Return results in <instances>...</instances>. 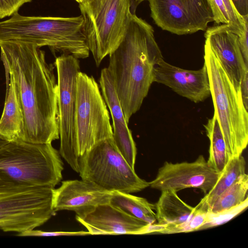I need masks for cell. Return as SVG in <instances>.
Segmentation results:
<instances>
[{
	"instance_id": "cell-22",
	"label": "cell",
	"mask_w": 248,
	"mask_h": 248,
	"mask_svg": "<svg viewBox=\"0 0 248 248\" xmlns=\"http://www.w3.org/2000/svg\"><path fill=\"white\" fill-rule=\"evenodd\" d=\"M210 141L207 162L216 171L221 172L229 161L225 140L218 121L214 114L204 125Z\"/></svg>"
},
{
	"instance_id": "cell-1",
	"label": "cell",
	"mask_w": 248,
	"mask_h": 248,
	"mask_svg": "<svg viewBox=\"0 0 248 248\" xmlns=\"http://www.w3.org/2000/svg\"><path fill=\"white\" fill-rule=\"evenodd\" d=\"M0 59L12 78L23 115L18 140L51 143L59 139L58 84L45 52L34 44L0 41Z\"/></svg>"
},
{
	"instance_id": "cell-32",
	"label": "cell",
	"mask_w": 248,
	"mask_h": 248,
	"mask_svg": "<svg viewBox=\"0 0 248 248\" xmlns=\"http://www.w3.org/2000/svg\"><path fill=\"white\" fill-rule=\"evenodd\" d=\"M8 142L9 141L5 139L0 135V148Z\"/></svg>"
},
{
	"instance_id": "cell-3",
	"label": "cell",
	"mask_w": 248,
	"mask_h": 248,
	"mask_svg": "<svg viewBox=\"0 0 248 248\" xmlns=\"http://www.w3.org/2000/svg\"><path fill=\"white\" fill-rule=\"evenodd\" d=\"M18 40L47 46L53 53L89 57L81 15L74 17L29 16L13 14L0 22V41Z\"/></svg>"
},
{
	"instance_id": "cell-18",
	"label": "cell",
	"mask_w": 248,
	"mask_h": 248,
	"mask_svg": "<svg viewBox=\"0 0 248 248\" xmlns=\"http://www.w3.org/2000/svg\"><path fill=\"white\" fill-rule=\"evenodd\" d=\"M99 82L102 96L110 111L112 120L113 141L133 137L126 121L113 78L107 68L101 70Z\"/></svg>"
},
{
	"instance_id": "cell-6",
	"label": "cell",
	"mask_w": 248,
	"mask_h": 248,
	"mask_svg": "<svg viewBox=\"0 0 248 248\" xmlns=\"http://www.w3.org/2000/svg\"><path fill=\"white\" fill-rule=\"evenodd\" d=\"M54 190L0 176V230L18 234L44 224L56 213Z\"/></svg>"
},
{
	"instance_id": "cell-5",
	"label": "cell",
	"mask_w": 248,
	"mask_h": 248,
	"mask_svg": "<svg viewBox=\"0 0 248 248\" xmlns=\"http://www.w3.org/2000/svg\"><path fill=\"white\" fill-rule=\"evenodd\" d=\"M60 155L51 143L9 141L0 148V176L31 186L54 187L62 178Z\"/></svg>"
},
{
	"instance_id": "cell-2",
	"label": "cell",
	"mask_w": 248,
	"mask_h": 248,
	"mask_svg": "<svg viewBox=\"0 0 248 248\" xmlns=\"http://www.w3.org/2000/svg\"><path fill=\"white\" fill-rule=\"evenodd\" d=\"M109 56L107 68L128 123L154 82L156 64L163 59L152 26L132 13L123 39Z\"/></svg>"
},
{
	"instance_id": "cell-9",
	"label": "cell",
	"mask_w": 248,
	"mask_h": 248,
	"mask_svg": "<svg viewBox=\"0 0 248 248\" xmlns=\"http://www.w3.org/2000/svg\"><path fill=\"white\" fill-rule=\"evenodd\" d=\"M78 173L81 179L110 192L133 193L150 186L123 157L112 138L100 141L79 157Z\"/></svg>"
},
{
	"instance_id": "cell-8",
	"label": "cell",
	"mask_w": 248,
	"mask_h": 248,
	"mask_svg": "<svg viewBox=\"0 0 248 248\" xmlns=\"http://www.w3.org/2000/svg\"><path fill=\"white\" fill-rule=\"evenodd\" d=\"M113 130L106 102L93 76H77L73 145L78 158L96 144L112 138Z\"/></svg>"
},
{
	"instance_id": "cell-27",
	"label": "cell",
	"mask_w": 248,
	"mask_h": 248,
	"mask_svg": "<svg viewBox=\"0 0 248 248\" xmlns=\"http://www.w3.org/2000/svg\"><path fill=\"white\" fill-rule=\"evenodd\" d=\"M90 232L85 231L78 232H46L41 230H29L16 235L20 236H82L90 235Z\"/></svg>"
},
{
	"instance_id": "cell-30",
	"label": "cell",
	"mask_w": 248,
	"mask_h": 248,
	"mask_svg": "<svg viewBox=\"0 0 248 248\" xmlns=\"http://www.w3.org/2000/svg\"><path fill=\"white\" fill-rule=\"evenodd\" d=\"M240 91L244 105L248 108V73H246L242 79L240 84Z\"/></svg>"
},
{
	"instance_id": "cell-23",
	"label": "cell",
	"mask_w": 248,
	"mask_h": 248,
	"mask_svg": "<svg viewBox=\"0 0 248 248\" xmlns=\"http://www.w3.org/2000/svg\"><path fill=\"white\" fill-rule=\"evenodd\" d=\"M209 5L214 21L230 26L238 35H241L248 24V16L243 17L237 12L232 0H206Z\"/></svg>"
},
{
	"instance_id": "cell-31",
	"label": "cell",
	"mask_w": 248,
	"mask_h": 248,
	"mask_svg": "<svg viewBox=\"0 0 248 248\" xmlns=\"http://www.w3.org/2000/svg\"><path fill=\"white\" fill-rule=\"evenodd\" d=\"M237 12L243 17L248 16V0H232Z\"/></svg>"
},
{
	"instance_id": "cell-21",
	"label": "cell",
	"mask_w": 248,
	"mask_h": 248,
	"mask_svg": "<svg viewBox=\"0 0 248 248\" xmlns=\"http://www.w3.org/2000/svg\"><path fill=\"white\" fill-rule=\"evenodd\" d=\"M109 203L127 214L148 224L156 223L155 204L147 199L120 191L111 192Z\"/></svg>"
},
{
	"instance_id": "cell-29",
	"label": "cell",
	"mask_w": 248,
	"mask_h": 248,
	"mask_svg": "<svg viewBox=\"0 0 248 248\" xmlns=\"http://www.w3.org/2000/svg\"><path fill=\"white\" fill-rule=\"evenodd\" d=\"M248 24L245 26L243 33L238 35L240 49L246 63L248 65Z\"/></svg>"
},
{
	"instance_id": "cell-11",
	"label": "cell",
	"mask_w": 248,
	"mask_h": 248,
	"mask_svg": "<svg viewBox=\"0 0 248 248\" xmlns=\"http://www.w3.org/2000/svg\"><path fill=\"white\" fill-rule=\"evenodd\" d=\"M151 16L162 30L177 35L205 31L214 21L206 0H148Z\"/></svg>"
},
{
	"instance_id": "cell-25",
	"label": "cell",
	"mask_w": 248,
	"mask_h": 248,
	"mask_svg": "<svg viewBox=\"0 0 248 248\" xmlns=\"http://www.w3.org/2000/svg\"><path fill=\"white\" fill-rule=\"evenodd\" d=\"M248 206V197H247L243 202L237 206L216 213L207 212L205 222L198 231L222 225L240 214Z\"/></svg>"
},
{
	"instance_id": "cell-24",
	"label": "cell",
	"mask_w": 248,
	"mask_h": 248,
	"mask_svg": "<svg viewBox=\"0 0 248 248\" xmlns=\"http://www.w3.org/2000/svg\"><path fill=\"white\" fill-rule=\"evenodd\" d=\"M248 175L245 173L218 197L207 212L216 213L240 204L248 197Z\"/></svg>"
},
{
	"instance_id": "cell-10",
	"label": "cell",
	"mask_w": 248,
	"mask_h": 248,
	"mask_svg": "<svg viewBox=\"0 0 248 248\" xmlns=\"http://www.w3.org/2000/svg\"><path fill=\"white\" fill-rule=\"evenodd\" d=\"M57 74L58 105L59 117V153L76 172H78V160L73 145L76 110L77 79L80 71L78 59L62 54L54 62Z\"/></svg>"
},
{
	"instance_id": "cell-16",
	"label": "cell",
	"mask_w": 248,
	"mask_h": 248,
	"mask_svg": "<svg viewBox=\"0 0 248 248\" xmlns=\"http://www.w3.org/2000/svg\"><path fill=\"white\" fill-rule=\"evenodd\" d=\"M76 219L92 235L146 234L150 225L109 203L100 204L83 217H76Z\"/></svg>"
},
{
	"instance_id": "cell-4",
	"label": "cell",
	"mask_w": 248,
	"mask_h": 248,
	"mask_svg": "<svg viewBox=\"0 0 248 248\" xmlns=\"http://www.w3.org/2000/svg\"><path fill=\"white\" fill-rule=\"evenodd\" d=\"M204 63L208 75L214 114L221 128L229 160L241 155L248 143V112L241 91L231 81L208 45L204 46Z\"/></svg>"
},
{
	"instance_id": "cell-19",
	"label": "cell",
	"mask_w": 248,
	"mask_h": 248,
	"mask_svg": "<svg viewBox=\"0 0 248 248\" xmlns=\"http://www.w3.org/2000/svg\"><path fill=\"white\" fill-rule=\"evenodd\" d=\"M6 92L0 118V135L9 141L18 140L23 126V115L12 77L5 72Z\"/></svg>"
},
{
	"instance_id": "cell-13",
	"label": "cell",
	"mask_w": 248,
	"mask_h": 248,
	"mask_svg": "<svg viewBox=\"0 0 248 248\" xmlns=\"http://www.w3.org/2000/svg\"><path fill=\"white\" fill-rule=\"evenodd\" d=\"M207 43L217 58L231 81L240 91L242 78L248 73V65L243 58L238 35L229 25L221 24L206 29Z\"/></svg>"
},
{
	"instance_id": "cell-20",
	"label": "cell",
	"mask_w": 248,
	"mask_h": 248,
	"mask_svg": "<svg viewBox=\"0 0 248 248\" xmlns=\"http://www.w3.org/2000/svg\"><path fill=\"white\" fill-rule=\"evenodd\" d=\"M246 161L242 155L229 160L213 187L195 207L207 213L218 197L246 173Z\"/></svg>"
},
{
	"instance_id": "cell-7",
	"label": "cell",
	"mask_w": 248,
	"mask_h": 248,
	"mask_svg": "<svg viewBox=\"0 0 248 248\" xmlns=\"http://www.w3.org/2000/svg\"><path fill=\"white\" fill-rule=\"evenodd\" d=\"M78 4L87 45L99 66L124 37L132 13V0H83Z\"/></svg>"
},
{
	"instance_id": "cell-35",
	"label": "cell",
	"mask_w": 248,
	"mask_h": 248,
	"mask_svg": "<svg viewBox=\"0 0 248 248\" xmlns=\"http://www.w3.org/2000/svg\"><path fill=\"white\" fill-rule=\"evenodd\" d=\"M83 0H79V1L78 3L80 2L81 1H82Z\"/></svg>"
},
{
	"instance_id": "cell-33",
	"label": "cell",
	"mask_w": 248,
	"mask_h": 248,
	"mask_svg": "<svg viewBox=\"0 0 248 248\" xmlns=\"http://www.w3.org/2000/svg\"><path fill=\"white\" fill-rule=\"evenodd\" d=\"M145 0H132V8L134 5V8H136V6L140 2Z\"/></svg>"
},
{
	"instance_id": "cell-28",
	"label": "cell",
	"mask_w": 248,
	"mask_h": 248,
	"mask_svg": "<svg viewBox=\"0 0 248 248\" xmlns=\"http://www.w3.org/2000/svg\"><path fill=\"white\" fill-rule=\"evenodd\" d=\"M32 0H0V19L12 16L24 4Z\"/></svg>"
},
{
	"instance_id": "cell-26",
	"label": "cell",
	"mask_w": 248,
	"mask_h": 248,
	"mask_svg": "<svg viewBox=\"0 0 248 248\" xmlns=\"http://www.w3.org/2000/svg\"><path fill=\"white\" fill-rule=\"evenodd\" d=\"M206 214L207 213L195 207L194 214L187 221L173 227L165 228L160 231L159 233L172 234L198 231L205 222Z\"/></svg>"
},
{
	"instance_id": "cell-17",
	"label": "cell",
	"mask_w": 248,
	"mask_h": 248,
	"mask_svg": "<svg viewBox=\"0 0 248 248\" xmlns=\"http://www.w3.org/2000/svg\"><path fill=\"white\" fill-rule=\"evenodd\" d=\"M156 223L165 228L173 227L189 220L194 213L193 207L181 200L173 190H164L155 204Z\"/></svg>"
},
{
	"instance_id": "cell-15",
	"label": "cell",
	"mask_w": 248,
	"mask_h": 248,
	"mask_svg": "<svg viewBox=\"0 0 248 248\" xmlns=\"http://www.w3.org/2000/svg\"><path fill=\"white\" fill-rule=\"evenodd\" d=\"M111 192L94 184L81 179L62 181L54 188L53 208L55 212L73 211L76 217H83L97 206L109 203Z\"/></svg>"
},
{
	"instance_id": "cell-12",
	"label": "cell",
	"mask_w": 248,
	"mask_h": 248,
	"mask_svg": "<svg viewBox=\"0 0 248 248\" xmlns=\"http://www.w3.org/2000/svg\"><path fill=\"white\" fill-rule=\"evenodd\" d=\"M202 155L193 162L172 163L166 161L150 182L151 188L176 192L187 188L200 189L204 195L214 186L220 176Z\"/></svg>"
},
{
	"instance_id": "cell-34",
	"label": "cell",
	"mask_w": 248,
	"mask_h": 248,
	"mask_svg": "<svg viewBox=\"0 0 248 248\" xmlns=\"http://www.w3.org/2000/svg\"><path fill=\"white\" fill-rule=\"evenodd\" d=\"M76 1H77L78 3L79 2V0H75Z\"/></svg>"
},
{
	"instance_id": "cell-14",
	"label": "cell",
	"mask_w": 248,
	"mask_h": 248,
	"mask_svg": "<svg viewBox=\"0 0 248 248\" xmlns=\"http://www.w3.org/2000/svg\"><path fill=\"white\" fill-rule=\"evenodd\" d=\"M154 82L165 85L179 95L195 102H202L211 95L206 66L190 70L171 65L163 59L156 64Z\"/></svg>"
}]
</instances>
